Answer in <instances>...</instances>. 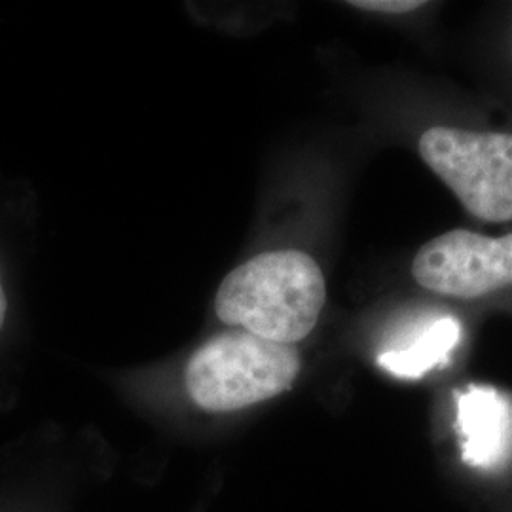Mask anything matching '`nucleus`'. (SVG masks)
<instances>
[{
	"instance_id": "1",
	"label": "nucleus",
	"mask_w": 512,
	"mask_h": 512,
	"mask_svg": "<svg viewBox=\"0 0 512 512\" xmlns=\"http://www.w3.org/2000/svg\"><path fill=\"white\" fill-rule=\"evenodd\" d=\"M325 302L327 281L319 264L291 249L256 255L226 275L215 311L226 325L294 346L315 329Z\"/></svg>"
},
{
	"instance_id": "2",
	"label": "nucleus",
	"mask_w": 512,
	"mask_h": 512,
	"mask_svg": "<svg viewBox=\"0 0 512 512\" xmlns=\"http://www.w3.org/2000/svg\"><path fill=\"white\" fill-rule=\"evenodd\" d=\"M300 368L294 346L268 342L251 332H228L205 342L190 357L186 389L207 412H236L289 391Z\"/></svg>"
},
{
	"instance_id": "3",
	"label": "nucleus",
	"mask_w": 512,
	"mask_h": 512,
	"mask_svg": "<svg viewBox=\"0 0 512 512\" xmlns=\"http://www.w3.org/2000/svg\"><path fill=\"white\" fill-rule=\"evenodd\" d=\"M420 154L473 217L512 220V133L431 128Z\"/></svg>"
},
{
	"instance_id": "4",
	"label": "nucleus",
	"mask_w": 512,
	"mask_h": 512,
	"mask_svg": "<svg viewBox=\"0 0 512 512\" xmlns=\"http://www.w3.org/2000/svg\"><path fill=\"white\" fill-rule=\"evenodd\" d=\"M412 277L431 293L478 298L512 285V234L490 238L452 230L427 241L412 262Z\"/></svg>"
},
{
	"instance_id": "5",
	"label": "nucleus",
	"mask_w": 512,
	"mask_h": 512,
	"mask_svg": "<svg viewBox=\"0 0 512 512\" xmlns=\"http://www.w3.org/2000/svg\"><path fill=\"white\" fill-rule=\"evenodd\" d=\"M461 458L471 467L492 469L511 456L512 403L488 385H469L458 395Z\"/></svg>"
},
{
	"instance_id": "6",
	"label": "nucleus",
	"mask_w": 512,
	"mask_h": 512,
	"mask_svg": "<svg viewBox=\"0 0 512 512\" xmlns=\"http://www.w3.org/2000/svg\"><path fill=\"white\" fill-rule=\"evenodd\" d=\"M461 340V325L456 317H439L406 338L404 344L382 351L378 365L399 378H421L446 365Z\"/></svg>"
},
{
	"instance_id": "7",
	"label": "nucleus",
	"mask_w": 512,
	"mask_h": 512,
	"mask_svg": "<svg viewBox=\"0 0 512 512\" xmlns=\"http://www.w3.org/2000/svg\"><path fill=\"white\" fill-rule=\"evenodd\" d=\"M349 6L368 10V12H382V14H406L425 6V2L421 0H353L349 2Z\"/></svg>"
},
{
	"instance_id": "8",
	"label": "nucleus",
	"mask_w": 512,
	"mask_h": 512,
	"mask_svg": "<svg viewBox=\"0 0 512 512\" xmlns=\"http://www.w3.org/2000/svg\"><path fill=\"white\" fill-rule=\"evenodd\" d=\"M6 308H8V302H6V294L2 289V281H0V329L4 325V319H6Z\"/></svg>"
}]
</instances>
